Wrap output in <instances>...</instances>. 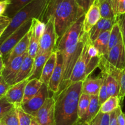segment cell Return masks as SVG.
<instances>
[{
	"mask_svg": "<svg viewBox=\"0 0 125 125\" xmlns=\"http://www.w3.org/2000/svg\"><path fill=\"white\" fill-rule=\"evenodd\" d=\"M103 113L101 112H99L97 116H96L95 119L90 123V125H100V121H101V116H102Z\"/></svg>",
	"mask_w": 125,
	"mask_h": 125,
	"instance_id": "cell-45",
	"label": "cell"
},
{
	"mask_svg": "<svg viewBox=\"0 0 125 125\" xmlns=\"http://www.w3.org/2000/svg\"><path fill=\"white\" fill-rule=\"evenodd\" d=\"M85 14L76 0H56L42 22L46 23L51 17L53 18L59 40L71 26Z\"/></svg>",
	"mask_w": 125,
	"mask_h": 125,
	"instance_id": "cell-2",
	"label": "cell"
},
{
	"mask_svg": "<svg viewBox=\"0 0 125 125\" xmlns=\"http://www.w3.org/2000/svg\"><path fill=\"white\" fill-rule=\"evenodd\" d=\"M102 83L103 77L101 74L95 78L88 77L83 82L82 93L90 96L98 95Z\"/></svg>",
	"mask_w": 125,
	"mask_h": 125,
	"instance_id": "cell-16",
	"label": "cell"
},
{
	"mask_svg": "<svg viewBox=\"0 0 125 125\" xmlns=\"http://www.w3.org/2000/svg\"><path fill=\"white\" fill-rule=\"evenodd\" d=\"M110 33L111 30L106 31L101 33L94 41H93V44L98 51L100 56L106 55L108 53Z\"/></svg>",
	"mask_w": 125,
	"mask_h": 125,
	"instance_id": "cell-21",
	"label": "cell"
},
{
	"mask_svg": "<svg viewBox=\"0 0 125 125\" xmlns=\"http://www.w3.org/2000/svg\"><path fill=\"white\" fill-rule=\"evenodd\" d=\"M51 53L52 52H47L42 54V55H37L36 57L34 58L31 72L28 78H27L28 80L35 79V78L40 79L44 66Z\"/></svg>",
	"mask_w": 125,
	"mask_h": 125,
	"instance_id": "cell-17",
	"label": "cell"
},
{
	"mask_svg": "<svg viewBox=\"0 0 125 125\" xmlns=\"http://www.w3.org/2000/svg\"><path fill=\"white\" fill-rule=\"evenodd\" d=\"M121 103L123 102L125 98V69L122 71V77L120 80V89L119 96H118Z\"/></svg>",
	"mask_w": 125,
	"mask_h": 125,
	"instance_id": "cell-37",
	"label": "cell"
},
{
	"mask_svg": "<svg viewBox=\"0 0 125 125\" xmlns=\"http://www.w3.org/2000/svg\"><path fill=\"white\" fill-rule=\"evenodd\" d=\"M122 109V107L120 106L115 111L111 113V120H110L109 125H118V121H117V116H118V112L120 110Z\"/></svg>",
	"mask_w": 125,
	"mask_h": 125,
	"instance_id": "cell-41",
	"label": "cell"
},
{
	"mask_svg": "<svg viewBox=\"0 0 125 125\" xmlns=\"http://www.w3.org/2000/svg\"><path fill=\"white\" fill-rule=\"evenodd\" d=\"M9 2L8 7L4 13V15L12 18L18 11L24 6L30 3L33 0H7Z\"/></svg>",
	"mask_w": 125,
	"mask_h": 125,
	"instance_id": "cell-23",
	"label": "cell"
},
{
	"mask_svg": "<svg viewBox=\"0 0 125 125\" xmlns=\"http://www.w3.org/2000/svg\"><path fill=\"white\" fill-rule=\"evenodd\" d=\"M15 107L14 104L9 102L5 98H0V119Z\"/></svg>",
	"mask_w": 125,
	"mask_h": 125,
	"instance_id": "cell-33",
	"label": "cell"
},
{
	"mask_svg": "<svg viewBox=\"0 0 125 125\" xmlns=\"http://www.w3.org/2000/svg\"><path fill=\"white\" fill-rule=\"evenodd\" d=\"M106 85H107V91L109 96H118L120 89L121 79L114 76L107 75Z\"/></svg>",
	"mask_w": 125,
	"mask_h": 125,
	"instance_id": "cell-24",
	"label": "cell"
},
{
	"mask_svg": "<svg viewBox=\"0 0 125 125\" xmlns=\"http://www.w3.org/2000/svg\"><path fill=\"white\" fill-rule=\"evenodd\" d=\"M123 41V39L122 31H121L119 23L117 22V23H115L111 30L108 50H110L111 49H112Z\"/></svg>",
	"mask_w": 125,
	"mask_h": 125,
	"instance_id": "cell-25",
	"label": "cell"
},
{
	"mask_svg": "<svg viewBox=\"0 0 125 125\" xmlns=\"http://www.w3.org/2000/svg\"><path fill=\"white\" fill-rule=\"evenodd\" d=\"M0 122L5 125H20L19 118L16 107L0 119Z\"/></svg>",
	"mask_w": 125,
	"mask_h": 125,
	"instance_id": "cell-30",
	"label": "cell"
},
{
	"mask_svg": "<svg viewBox=\"0 0 125 125\" xmlns=\"http://www.w3.org/2000/svg\"><path fill=\"white\" fill-rule=\"evenodd\" d=\"M10 87V85L6 82L2 76L0 75V98L4 96Z\"/></svg>",
	"mask_w": 125,
	"mask_h": 125,
	"instance_id": "cell-38",
	"label": "cell"
},
{
	"mask_svg": "<svg viewBox=\"0 0 125 125\" xmlns=\"http://www.w3.org/2000/svg\"><path fill=\"white\" fill-rule=\"evenodd\" d=\"M31 125H39V123L37 122L36 120H35V118L33 116L32 118V121H31Z\"/></svg>",
	"mask_w": 125,
	"mask_h": 125,
	"instance_id": "cell-47",
	"label": "cell"
},
{
	"mask_svg": "<svg viewBox=\"0 0 125 125\" xmlns=\"http://www.w3.org/2000/svg\"><path fill=\"white\" fill-rule=\"evenodd\" d=\"M46 29V23L42 22L38 18H33L32 20V25L31 27L32 33L35 38L39 40L42 36Z\"/></svg>",
	"mask_w": 125,
	"mask_h": 125,
	"instance_id": "cell-29",
	"label": "cell"
},
{
	"mask_svg": "<svg viewBox=\"0 0 125 125\" xmlns=\"http://www.w3.org/2000/svg\"><path fill=\"white\" fill-rule=\"evenodd\" d=\"M43 84V82L40 79H37V78L28 80L26 85L25 89H24V94L22 104L26 102L34 96L36 95Z\"/></svg>",
	"mask_w": 125,
	"mask_h": 125,
	"instance_id": "cell-20",
	"label": "cell"
},
{
	"mask_svg": "<svg viewBox=\"0 0 125 125\" xmlns=\"http://www.w3.org/2000/svg\"><path fill=\"white\" fill-rule=\"evenodd\" d=\"M105 56L112 65L119 69H125V47L124 42H122L109 50Z\"/></svg>",
	"mask_w": 125,
	"mask_h": 125,
	"instance_id": "cell-10",
	"label": "cell"
},
{
	"mask_svg": "<svg viewBox=\"0 0 125 125\" xmlns=\"http://www.w3.org/2000/svg\"><path fill=\"white\" fill-rule=\"evenodd\" d=\"M47 6V0H33L18 11L12 18L9 26L0 36V43L2 44L13 31L28 20L38 18L41 20Z\"/></svg>",
	"mask_w": 125,
	"mask_h": 125,
	"instance_id": "cell-4",
	"label": "cell"
},
{
	"mask_svg": "<svg viewBox=\"0 0 125 125\" xmlns=\"http://www.w3.org/2000/svg\"><path fill=\"white\" fill-rule=\"evenodd\" d=\"M31 38V30L24 36V38L14 47L10 52L3 58L4 64L10 62L12 60L16 57L21 56L28 53V48H29V42Z\"/></svg>",
	"mask_w": 125,
	"mask_h": 125,
	"instance_id": "cell-14",
	"label": "cell"
},
{
	"mask_svg": "<svg viewBox=\"0 0 125 125\" xmlns=\"http://www.w3.org/2000/svg\"><path fill=\"white\" fill-rule=\"evenodd\" d=\"M31 38L29 42V48L28 50V55L32 58H35L38 54L39 49V40L37 39L32 33L31 29Z\"/></svg>",
	"mask_w": 125,
	"mask_h": 125,
	"instance_id": "cell-31",
	"label": "cell"
},
{
	"mask_svg": "<svg viewBox=\"0 0 125 125\" xmlns=\"http://www.w3.org/2000/svg\"><path fill=\"white\" fill-rule=\"evenodd\" d=\"M101 105L99 101L98 95L90 96V105L86 116L83 121L90 124L99 113Z\"/></svg>",
	"mask_w": 125,
	"mask_h": 125,
	"instance_id": "cell-22",
	"label": "cell"
},
{
	"mask_svg": "<svg viewBox=\"0 0 125 125\" xmlns=\"http://www.w3.org/2000/svg\"><path fill=\"white\" fill-rule=\"evenodd\" d=\"M111 113H103L100 125H109Z\"/></svg>",
	"mask_w": 125,
	"mask_h": 125,
	"instance_id": "cell-42",
	"label": "cell"
},
{
	"mask_svg": "<svg viewBox=\"0 0 125 125\" xmlns=\"http://www.w3.org/2000/svg\"><path fill=\"white\" fill-rule=\"evenodd\" d=\"M111 4L116 17L125 13V0H111Z\"/></svg>",
	"mask_w": 125,
	"mask_h": 125,
	"instance_id": "cell-32",
	"label": "cell"
},
{
	"mask_svg": "<svg viewBox=\"0 0 125 125\" xmlns=\"http://www.w3.org/2000/svg\"><path fill=\"white\" fill-rule=\"evenodd\" d=\"M27 54L28 53L21 56L15 58L10 62L4 64V69L1 71L0 75L3 77L4 79L9 85L12 86L14 85L16 77Z\"/></svg>",
	"mask_w": 125,
	"mask_h": 125,
	"instance_id": "cell-9",
	"label": "cell"
},
{
	"mask_svg": "<svg viewBox=\"0 0 125 125\" xmlns=\"http://www.w3.org/2000/svg\"><path fill=\"white\" fill-rule=\"evenodd\" d=\"M83 82L72 83L54 98L55 125H78L80 122L78 115V102L82 94Z\"/></svg>",
	"mask_w": 125,
	"mask_h": 125,
	"instance_id": "cell-1",
	"label": "cell"
},
{
	"mask_svg": "<svg viewBox=\"0 0 125 125\" xmlns=\"http://www.w3.org/2000/svg\"><path fill=\"white\" fill-rule=\"evenodd\" d=\"M28 82V79L10 86L9 90L4 96L9 102L15 106L21 105L24 94V89Z\"/></svg>",
	"mask_w": 125,
	"mask_h": 125,
	"instance_id": "cell-11",
	"label": "cell"
},
{
	"mask_svg": "<svg viewBox=\"0 0 125 125\" xmlns=\"http://www.w3.org/2000/svg\"><path fill=\"white\" fill-rule=\"evenodd\" d=\"M101 15L100 13V6L95 1L94 3L90 6V8L85 13L84 17L83 29L85 33H89L93 27L101 20Z\"/></svg>",
	"mask_w": 125,
	"mask_h": 125,
	"instance_id": "cell-13",
	"label": "cell"
},
{
	"mask_svg": "<svg viewBox=\"0 0 125 125\" xmlns=\"http://www.w3.org/2000/svg\"><path fill=\"white\" fill-rule=\"evenodd\" d=\"M11 20H12V18L4 15L0 16V36L2 35L4 31L9 26Z\"/></svg>",
	"mask_w": 125,
	"mask_h": 125,
	"instance_id": "cell-36",
	"label": "cell"
},
{
	"mask_svg": "<svg viewBox=\"0 0 125 125\" xmlns=\"http://www.w3.org/2000/svg\"><path fill=\"white\" fill-rule=\"evenodd\" d=\"M100 56L88 33L82 52L74 66L70 77V83L84 81L96 67H98Z\"/></svg>",
	"mask_w": 125,
	"mask_h": 125,
	"instance_id": "cell-3",
	"label": "cell"
},
{
	"mask_svg": "<svg viewBox=\"0 0 125 125\" xmlns=\"http://www.w3.org/2000/svg\"><path fill=\"white\" fill-rule=\"evenodd\" d=\"M100 6L101 18L112 19L117 17L115 16L111 6V1L109 0H95Z\"/></svg>",
	"mask_w": 125,
	"mask_h": 125,
	"instance_id": "cell-28",
	"label": "cell"
},
{
	"mask_svg": "<svg viewBox=\"0 0 125 125\" xmlns=\"http://www.w3.org/2000/svg\"><path fill=\"white\" fill-rule=\"evenodd\" d=\"M0 125H4V124L2 123H1V122H0Z\"/></svg>",
	"mask_w": 125,
	"mask_h": 125,
	"instance_id": "cell-49",
	"label": "cell"
},
{
	"mask_svg": "<svg viewBox=\"0 0 125 125\" xmlns=\"http://www.w3.org/2000/svg\"><path fill=\"white\" fill-rule=\"evenodd\" d=\"M78 125H90V124L85 121H80Z\"/></svg>",
	"mask_w": 125,
	"mask_h": 125,
	"instance_id": "cell-48",
	"label": "cell"
},
{
	"mask_svg": "<svg viewBox=\"0 0 125 125\" xmlns=\"http://www.w3.org/2000/svg\"><path fill=\"white\" fill-rule=\"evenodd\" d=\"M58 38L54 25V20L51 17L46 23V29L39 40L37 55L47 52H52L57 45Z\"/></svg>",
	"mask_w": 125,
	"mask_h": 125,
	"instance_id": "cell-5",
	"label": "cell"
},
{
	"mask_svg": "<svg viewBox=\"0 0 125 125\" xmlns=\"http://www.w3.org/2000/svg\"><path fill=\"white\" fill-rule=\"evenodd\" d=\"M121 101L118 96H111L103 103L100 112L102 113H111L121 106Z\"/></svg>",
	"mask_w": 125,
	"mask_h": 125,
	"instance_id": "cell-26",
	"label": "cell"
},
{
	"mask_svg": "<svg viewBox=\"0 0 125 125\" xmlns=\"http://www.w3.org/2000/svg\"><path fill=\"white\" fill-rule=\"evenodd\" d=\"M34 61V59L29 56L27 54L23 60V62L21 66L19 72L17 74L14 84L21 82V81L24 80L28 78L32 71V69Z\"/></svg>",
	"mask_w": 125,
	"mask_h": 125,
	"instance_id": "cell-19",
	"label": "cell"
},
{
	"mask_svg": "<svg viewBox=\"0 0 125 125\" xmlns=\"http://www.w3.org/2000/svg\"><path fill=\"white\" fill-rule=\"evenodd\" d=\"M117 22L119 23L121 31H122V36H123V41L125 42V13L117 17Z\"/></svg>",
	"mask_w": 125,
	"mask_h": 125,
	"instance_id": "cell-40",
	"label": "cell"
},
{
	"mask_svg": "<svg viewBox=\"0 0 125 125\" xmlns=\"http://www.w3.org/2000/svg\"><path fill=\"white\" fill-rule=\"evenodd\" d=\"M8 5L9 2L7 0H1L0 1V15H4Z\"/></svg>",
	"mask_w": 125,
	"mask_h": 125,
	"instance_id": "cell-43",
	"label": "cell"
},
{
	"mask_svg": "<svg viewBox=\"0 0 125 125\" xmlns=\"http://www.w3.org/2000/svg\"><path fill=\"white\" fill-rule=\"evenodd\" d=\"M16 109L18 113L20 125H31L33 116L24 112L20 105L16 106Z\"/></svg>",
	"mask_w": 125,
	"mask_h": 125,
	"instance_id": "cell-34",
	"label": "cell"
},
{
	"mask_svg": "<svg viewBox=\"0 0 125 125\" xmlns=\"http://www.w3.org/2000/svg\"><path fill=\"white\" fill-rule=\"evenodd\" d=\"M56 1V0H47V6H46V9H45V12H44L43 15V17H42V18L41 21L42 20L43 18V17H44V15H45V13H46V12H47V11H48L49 9H50V7H51V6H52V4H54V2Z\"/></svg>",
	"mask_w": 125,
	"mask_h": 125,
	"instance_id": "cell-46",
	"label": "cell"
},
{
	"mask_svg": "<svg viewBox=\"0 0 125 125\" xmlns=\"http://www.w3.org/2000/svg\"><path fill=\"white\" fill-rule=\"evenodd\" d=\"M101 75L103 77V83L101 85V88H100V92H99L98 97H99V101H100V104H102L104 102L109 98L108 93L107 91V85H106V79H107V75L105 74L100 73Z\"/></svg>",
	"mask_w": 125,
	"mask_h": 125,
	"instance_id": "cell-35",
	"label": "cell"
},
{
	"mask_svg": "<svg viewBox=\"0 0 125 125\" xmlns=\"http://www.w3.org/2000/svg\"><path fill=\"white\" fill-rule=\"evenodd\" d=\"M55 100L53 96L49 97L34 117L39 125H55Z\"/></svg>",
	"mask_w": 125,
	"mask_h": 125,
	"instance_id": "cell-8",
	"label": "cell"
},
{
	"mask_svg": "<svg viewBox=\"0 0 125 125\" xmlns=\"http://www.w3.org/2000/svg\"><path fill=\"white\" fill-rule=\"evenodd\" d=\"M109 1H111V0H109Z\"/></svg>",
	"mask_w": 125,
	"mask_h": 125,
	"instance_id": "cell-51",
	"label": "cell"
},
{
	"mask_svg": "<svg viewBox=\"0 0 125 125\" xmlns=\"http://www.w3.org/2000/svg\"><path fill=\"white\" fill-rule=\"evenodd\" d=\"M90 102V96L82 93L78 102V115L80 121H83L87 113Z\"/></svg>",
	"mask_w": 125,
	"mask_h": 125,
	"instance_id": "cell-27",
	"label": "cell"
},
{
	"mask_svg": "<svg viewBox=\"0 0 125 125\" xmlns=\"http://www.w3.org/2000/svg\"><path fill=\"white\" fill-rule=\"evenodd\" d=\"M56 61H57V51L54 50L44 66L41 77L40 78L43 83L47 86H48L50 80L54 70Z\"/></svg>",
	"mask_w": 125,
	"mask_h": 125,
	"instance_id": "cell-18",
	"label": "cell"
},
{
	"mask_svg": "<svg viewBox=\"0 0 125 125\" xmlns=\"http://www.w3.org/2000/svg\"><path fill=\"white\" fill-rule=\"evenodd\" d=\"M117 121H118V125H125V113L122 111V109L118 112Z\"/></svg>",
	"mask_w": 125,
	"mask_h": 125,
	"instance_id": "cell-44",
	"label": "cell"
},
{
	"mask_svg": "<svg viewBox=\"0 0 125 125\" xmlns=\"http://www.w3.org/2000/svg\"><path fill=\"white\" fill-rule=\"evenodd\" d=\"M57 51L56 64L48 86L50 91L53 94H57L59 90L60 84L62 80V67H63V58H62V53L59 51Z\"/></svg>",
	"mask_w": 125,
	"mask_h": 125,
	"instance_id": "cell-12",
	"label": "cell"
},
{
	"mask_svg": "<svg viewBox=\"0 0 125 125\" xmlns=\"http://www.w3.org/2000/svg\"><path fill=\"white\" fill-rule=\"evenodd\" d=\"M32 25V20H28L13 31L0 46V54L4 58L14 47L28 33Z\"/></svg>",
	"mask_w": 125,
	"mask_h": 125,
	"instance_id": "cell-6",
	"label": "cell"
},
{
	"mask_svg": "<svg viewBox=\"0 0 125 125\" xmlns=\"http://www.w3.org/2000/svg\"><path fill=\"white\" fill-rule=\"evenodd\" d=\"M77 3L86 13L90 6L94 3L95 0H76Z\"/></svg>",
	"mask_w": 125,
	"mask_h": 125,
	"instance_id": "cell-39",
	"label": "cell"
},
{
	"mask_svg": "<svg viewBox=\"0 0 125 125\" xmlns=\"http://www.w3.org/2000/svg\"><path fill=\"white\" fill-rule=\"evenodd\" d=\"M124 42V41H123ZM124 44H125V42H124Z\"/></svg>",
	"mask_w": 125,
	"mask_h": 125,
	"instance_id": "cell-50",
	"label": "cell"
},
{
	"mask_svg": "<svg viewBox=\"0 0 125 125\" xmlns=\"http://www.w3.org/2000/svg\"><path fill=\"white\" fill-rule=\"evenodd\" d=\"M117 22V18H101V20L96 23V25L94 26L89 33V37L92 41H94L101 33L106 31L111 30L112 26Z\"/></svg>",
	"mask_w": 125,
	"mask_h": 125,
	"instance_id": "cell-15",
	"label": "cell"
},
{
	"mask_svg": "<svg viewBox=\"0 0 125 125\" xmlns=\"http://www.w3.org/2000/svg\"><path fill=\"white\" fill-rule=\"evenodd\" d=\"M50 93L48 86L43 83L37 94L26 102L21 104V107L24 112L34 116L43 106L46 99L50 97Z\"/></svg>",
	"mask_w": 125,
	"mask_h": 125,
	"instance_id": "cell-7",
	"label": "cell"
}]
</instances>
